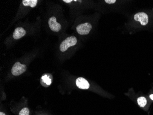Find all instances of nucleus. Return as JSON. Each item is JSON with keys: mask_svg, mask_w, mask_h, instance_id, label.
Wrapping results in <instances>:
<instances>
[{"mask_svg": "<svg viewBox=\"0 0 153 115\" xmlns=\"http://www.w3.org/2000/svg\"><path fill=\"white\" fill-rule=\"evenodd\" d=\"M76 83L78 88L82 89H89L90 86L88 82L85 79L82 77H79L76 79Z\"/></svg>", "mask_w": 153, "mask_h": 115, "instance_id": "nucleus-6", "label": "nucleus"}, {"mask_svg": "<svg viewBox=\"0 0 153 115\" xmlns=\"http://www.w3.org/2000/svg\"><path fill=\"white\" fill-rule=\"evenodd\" d=\"M105 2L106 3H108L109 4H114L116 2V0H105Z\"/></svg>", "mask_w": 153, "mask_h": 115, "instance_id": "nucleus-12", "label": "nucleus"}, {"mask_svg": "<svg viewBox=\"0 0 153 115\" xmlns=\"http://www.w3.org/2000/svg\"><path fill=\"white\" fill-rule=\"evenodd\" d=\"M26 34L25 30L22 27H18L14 31L13 38L14 39L19 40L24 37Z\"/></svg>", "mask_w": 153, "mask_h": 115, "instance_id": "nucleus-7", "label": "nucleus"}, {"mask_svg": "<svg viewBox=\"0 0 153 115\" xmlns=\"http://www.w3.org/2000/svg\"><path fill=\"white\" fill-rule=\"evenodd\" d=\"M137 104L141 107H144L147 104V99L144 97H140L137 99Z\"/></svg>", "mask_w": 153, "mask_h": 115, "instance_id": "nucleus-9", "label": "nucleus"}, {"mask_svg": "<svg viewBox=\"0 0 153 115\" xmlns=\"http://www.w3.org/2000/svg\"><path fill=\"white\" fill-rule=\"evenodd\" d=\"M37 2V0H23L22 1L24 6H30L32 8L36 6Z\"/></svg>", "mask_w": 153, "mask_h": 115, "instance_id": "nucleus-8", "label": "nucleus"}, {"mask_svg": "<svg viewBox=\"0 0 153 115\" xmlns=\"http://www.w3.org/2000/svg\"><path fill=\"white\" fill-rule=\"evenodd\" d=\"M149 97H150V99H151V100H153V94L150 95Z\"/></svg>", "mask_w": 153, "mask_h": 115, "instance_id": "nucleus-14", "label": "nucleus"}, {"mask_svg": "<svg viewBox=\"0 0 153 115\" xmlns=\"http://www.w3.org/2000/svg\"><path fill=\"white\" fill-rule=\"evenodd\" d=\"M41 79H42V80L44 82V83H45L47 85L49 86L51 84V79L47 75H46L42 76V78H41Z\"/></svg>", "mask_w": 153, "mask_h": 115, "instance_id": "nucleus-10", "label": "nucleus"}, {"mask_svg": "<svg viewBox=\"0 0 153 115\" xmlns=\"http://www.w3.org/2000/svg\"><path fill=\"white\" fill-rule=\"evenodd\" d=\"M27 67L25 65H23L20 62H17L12 67L11 71L12 74L14 76H18L24 73Z\"/></svg>", "mask_w": 153, "mask_h": 115, "instance_id": "nucleus-3", "label": "nucleus"}, {"mask_svg": "<svg viewBox=\"0 0 153 115\" xmlns=\"http://www.w3.org/2000/svg\"><path fill=\"white\" fill-rule=\"evenodd\" d=\"M0 115H5V114H4V113H3V112H1V113H0Z\"/></svg>", "mask_w": 153, "mask_h": 115, "instance_id": "nucleus-15", "label": "nucleus"}, {"mask_svg": "<svg viewBox=\"0 0 153 115\" xmlns=\"http://www.w3.org/2000/svg\"><path fill=\"white\" fill-rule=\"evenodd\" d=\"M63 2H66V3H69L73 2V1L72 0H63Z\"/></svg>", "mask_w": 153, "mask_h": 115, "instance_id": "nucleus-13", "label": "nucleus"}, {"mask_svg": "<svg viewBox=\"0 0 153 115\" xmlns=\"http://www.w3.org/2000/svg\"><path fill=\"white\" fill-rule=\"evenodd\" d=\"M48 24L49 27L52 31L54 32H58L61 30L62 26L56 22V18L55 17H51L48 21Z\"/></svg>", "mask_w": 153, "mask_h": 115, "instance_id": "nucleus-5", "label": "nucleus"}, {"mask_svg": "<svg viewBox=\"0 0 153 115\" xmlns=\"http://www.w3.org/2000/svg\"><path fill=\"white\" fill-rule=\"evenodd\" d=\"M134 19L136 21H138L142 26H146L149 22V17L146 13L140 12L135 14Z\"/></svg>", "mask_w": 153, "mask_h": 115, "instance_id": "nucleus-4", "label": "nucleus"}, {"mask_svg": "<svg viewBox=\"0 0 153 115\" xmlns=\"http://www.w3.org/2000/svg\"><path fill=\"white\" fill-rule=\"evenodd\" d=\"M30 110L27 108H24L20 111L19 115H29Z\"/></svg>", "mask_w": 153, "mask_h": 115, "instance_id": "nucleus-11", "label": "nucleus"}, {"mask_svg": "<svg viewBox=\"0 0 153 115\" xmlns=\"http://www.w3.org/2000/svg\"><path fill=\"white\" fill-rule=\"evenodd\" d=\"M77 43V39L74 36H71L67 38L62 41L60 46V50L62 52L66 51L71 47L74 46Z\"/></svg>", "mask_w": 153, "mask_h": 115, "instance_id": "nucleus-1", "label": "nucleus"}, {"mask_svg": "<svg viewBox=\"0 0 153 115\" xmlns=\"http://www.w3.org/2000/svg\"><path fill=\"white\" fill-rule=\"evenodd\" d=\"M92 28L91 24L89 23H85L78 25L76 27V31L81 35H86L89 33Z\"/></svg>", "mask_w": 153, "mask_h": 115, "instance_id": "nucleus-2", "label": "nucleus"}]
</instances>
